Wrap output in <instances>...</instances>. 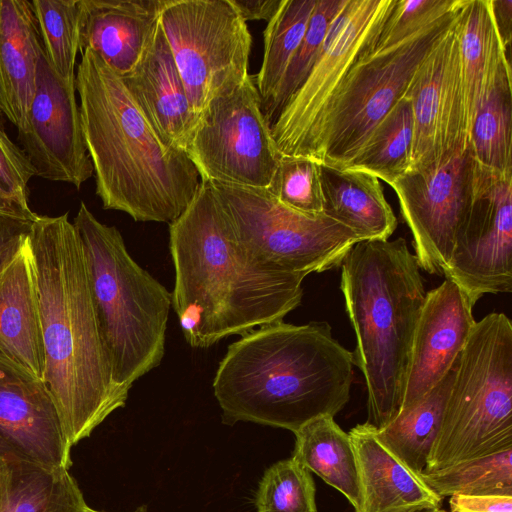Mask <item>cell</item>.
<instances>
[{"label": "cell", "instance_id": "16", "mask_svg": "<svg viewBox=\"0 0 512 512\" xmlns=\"http://www.w3.org/2000/svg\"><path fill=\"white\" fill-rule=\"evenodd\" d=\"M18 141L35 175L80 189L93 174L76 100V81L66 82L49 66L43 50L36 86Z\"/></svg>", "mask_w": 512, "mask_h": 512}, {"label": "cell", "instance_id": "24", "mask_svg": "<svg viewBox=\"0 0 512 512\" xmlns=\"http://www.w3.org/2000/svg\"><path fill=\"white\" fill-rule=\"evenodd\" d=\"M323 213L362 240H388L396 216L375 176L352 168L321 164Z\"/></svg>", "mask_w": 512, "mask_h": 512}, {"label": "cell", "instance_id": "2", "mask_svg": "<svg viewBox=\"0 0 512 512\" xmlns=\"http://www.w3.org/2000/svg\"><path fill=\"white\" fill-rule=\"evenodd\" d=\"M28 245L45 353L43 382L72 447L125 406L128 391L113 380L82 244L68 213L38 215Z\"/></svg>", "mask_w": 512, "mask_h": 512}, {"label": "cell", "instance_id": "46", "mask_svg": "<svg viewBox=\"0 0 512 512\" xmlns=\"http://www.w3.org/2000/svg\"><path fill=\"white\" fill-rule=\"evenodd\" d=\"M85 512H105V511H98V510H94L90 507H88ZM133 512H148V508H147V505H142V506H139L138 508H136Z\"/></svg>", "mask_w": 512, "mask_h": 512}, {"label": "cell", "instance_id": "4", "mask_svg": "<svg viewBox=\"0 0 512 512\" xmlns=\"http://www.w3.org/2000/svg\"><path fill=\"white\" fill-rule=\"evenodd\" d=\"M76 91L103 208L135 221L173 223L201 182L186 151L159 136L121 77L88 48L81 52Z\"/></svg>", "mask_w": 512, "mask_h": 512}, {"label": "cell", "instance_id": "47", "mask_svg": "<svg viewBox=\"0 0 512 512\" xmlns=\"http://www.w3.org/2000/svg\"><path fill=\"white\" fill-rule=\"evenodd\" d=\"M409 512H447V511L442 508H434V509H419V510H414V511H409Z\"/></svg>", "mask_w": 512, "mask_h": 512}, {"label": "cell", "instance_id": "30", "mask_svg": "<svg viewBox=\"0 0 512 512\" xmlns=\"http://www.w3.org/2000/svg\"><path fill=\"white\" fill-rule=\"evenodd\" d=\"M413 116L408 97L401 98L370 133L343 168L367 172L391 185L409 169Z\"/></svg>", "mask_w": 512, "mask_h": 512}, {"label": "cell", "instance_id": "1", "mask_svg": "<svg viewBox=\"0 0 512 512\" xmlns=\"http://www.w3.org/2000/svg\"><path fill=\"white\" fill-rule=\"evenodd\" d=\"M169 248L175 270L172 307L193 348L281 322L301 304L306 276L253 255L207 180L169 224Z\"/></svg>", "mask_w": 512, "mask_h": 512}, {"label": "cell", "instance_id": "34", "mask_svg": "<svg viewBox=\"0 0 512 512\" xmlns=\"http://www.w3.org/2000/svg\"><path fill=\"white\" fill-rule=\"evenodd\" d=\"M347 1L316 0L304 37L284 72L273 101L264 113L270 124L307 78L322 50L334 20Z\"/></svg>", "mask_w": 512, "mask_h": 512}, {"label": "cell", "instance_id": "13", "mask_svg": "<svg viewBox=\"0 0 512 512\" xmlns=\"http://www.w3.org/2000/svg\"><path fill=\"white\" fill-rule=\"evenodd\" d=\"M475 168L468 143L440 166L408 171L390 185L411 231L418 265L429 274H444L473 202Z\"/></svg>", "mask_w": 512, "mask_h": 512}, {"label": "cell", "instance_id": "29", "mask_svg": "<svg viewBox=\"0 0 512 512\" xmlns=\"http://www.w3.org/2000/svg\"><path fill=\"white\" fill-rule=\"evenodd\" d=\"M66 468L19 457L10 459V486L3 512H85L77 482Z\"/></svg>", "mask_w": 512, "mask_h": 512}, {"label": "cell", "instance_id": "40", "mask_svg": "<svg viewBox=\"0 0 512 512\" xmlns=\"http://www.w3.org/2000/svg\"><path fill=\"white\" fill-rule=\"evenodd\" d=\"M450 512H512V495H453L449 499Z\"/></svg>", "mask_w": 512, "mask_h": 512}, {"label": "cell", "instance_id": "39", "mask_svg": "<svg viewBox=\"0 0 512 512\" xmlns=\"http://www.w3.org/2000/svg\"><path fill=\"white\" fill-rule=\"evenodd\" d=\"M34 221L0 214V271L24 245Z\"/></svg>", "mask_w": 512, "mask_h": 512}, {"label": "cell", "instance_id": "31", "mask_svg": "<svg viewBox=\"0 0 512 512\" xmlns=\"http://www.w3.org/2000/svg\"><path fill=\"white\" fill-rule=\"evenodd\" d=\"M316 0H282L263 31L264 53L256 76L263 114L274 99L284 72L301 43Z\"/></svg>", "mask_w": 512, "mask_h": 512}, {"label": "cell", "instance_id": "32", "mask_svg": "<svg viewBox=\"0 0 512 512\" xmlns=\"http://www.w3.org/2000/svg\"><path fill=\"white\" fill-rule=\"evenodd\" d=\"M41 46L52 70L66 82L76 81L80 49V0H33Z\"/></svg>", "mask_w": 512, "mask_h": 512}, {"label": "cell", "instance_id": "9", "mask_svg": "<svg viewBox=\"0 0 512 512\" xmlns=\"http://www.w3.org/2000/svg\"><path fill=\"white\" fill-rule=\"evenodd\" d=\"M210 183L240 241L277 269L307 276L337 268L363 241L324 213L306 215L284 206L267 189Z\"/></svg>", "mask_w": 512, "mask_h": 512}, {"label": "cell", "instance_id": "21", "mask_svg": "<svg viewBox=\"0 0 512 512\" xmlns=\"http://www.w3.org/2000/svg\"><path fill=\"white\" fill-rule=\"evenodd\" d=\"M0 358L43 380L45 353L28 238L0 271Z\"/></svg>", "mask_w": 512, "mask_h": 512}, {"label": "cell", "instance_id": "17", "mask_svg": "<svg viewBox=\"0 0 512 512\" xmlns=\"http://www.w3.org/2000/svg\"><path fill=\"white\" fill-rule=\"evenodd\" d=\"M473 306L466 293L446 278L426 292L413 333L398 413L420 401L456 364L476 323Z\"/></svg>", "mask_w": 512, "mask_h": 512}, {"label": "cell", "instance_id": "23", "mask_svg": "<svg viewBox=\"0 0 512 512\" xmlns=\"http://www.w3.org/2000/svg\"><path fill=\"white\" fill-rule=\"evenodd\" d=\"M41 52L30 1L0 0V107L17 130L34 97Z\"/></svg>", "mask_w": 512, "mask_h": 512}, {"label": "cell", "instance_id": "26", "mask_svg": "<svg viewBox=\"0 0 512 512\" xmlns=\"http://www.w3.org/2000/svg\"><path fill=\"white\" fill-rule=\"evenodd\" d=\"M292 458L342 493L362 512L359 472L352 441L334 417L316 418L295 433Z\"/></svg>", "mask_w": 512, "mask_h": 512}, {"label": "cell", "instance_id": "15", "mask_svg": "<svg viewBox=\"0 0 512 512\" xmlns=\"http://www.w3.org/2000/svg\"><path fill=\"white\" fill-rule=\"evenodd\" d=\"M405 96L413 116L408 171L434 169L465 149L469 142L458 16L415 72Z\"/></svg>", "mask_w": 512, "mask_h": 512}, {"label": "cell", "instance_id": "41", "mask_svg": "<svg viewBox=\"0 0 512 512\" xmlns=\"http://www.w3.org/2000/svg\"><path fill=\"white\" fill-rule=\"evenodd\" d=\"M491 15L507 61L511 64L512 0H489Z\"/></svg>", "mask_w": 512, "mask_h": 512}, {"label": "cell", "instance_id": "48", "mask_svg": "<svg viewBox=\"0 0 512 512\" xmlns=\"http://www.w3.org/2000/svg\"><path fill=\"white\" fill-rule=\"evenodd\" d=\"M2 115H3V112H2V109L0 107V118H1Z\"/></svg>", "mask_w": 512, "mask_h": 512}, {"label": "cell", "instance_id": "37", "mask_svg": "<svg viewBox=\"0 0 512 512\" xmlns=\"http://www.w3.org/2000/svg\"><path fill=\"white\" fill-rule=\"evenodd\" d=\"M458 0H396L374 48L395 44L451 10Z\"/></svg>", "mask_w": 512, "mask_h": 512}, {"label": "cell", "instance_id": "33", "mask_svg": "<svg viewBox=\"0 0 512 512\" xmlns=\"http://www.w3.org/2000/svg\"><path fill=\"white\" fill-rule=\"evenodd\" d=\"M512 448L420 474L439 497L465 495H512Z\"/></svg>", "mask_w": 512, "mask_h": 512}, {"label": "cell", "instance_id": "42", "mask_svg": "<svg viewBox=\"0 0 512 512\" xmlns=\"http://www.w3.org/2000/svg\"><path fill=\"white\" fill-rule=\"evenodd\" d=\"M230 2L247 23L251 20L269 22L279 9L282 0H230Z\"/></svg>", "mask_w": 512, "mask_h": 512}, {"label": "cell", "instance_id": "8", "mask_svg": "<svg viewBox=\"0 0 512 512\" xmlns=\"http://www.w3.org/2000/svg\"><path fill=\"white\" fill-rule=\"evenodd\" d=\"M463 0L403 40L361 55L334 93L324 117L318 162L345 167L405 96L429 52L452 27Z\"/></svg>", "mask_w": 512, "mask_h": 512}, {"label": "cell", "instance_id": "22", "mask_svg": "<svg viewBox=\"0 0 512 512\" xmlns=\"http://www.w3.org/2000/svg\"><path fill=\"white\" fill-rule=\"evenodd\" d=\"M355 451L362 512H409L441 508L442 498L396 457L366 422L349 431Z\"/></svg>", "mask_w": 512, "mask_h": 512}, {"label": "cell", "instance_id": "38", "mask_svg": "<svg viewBox=\"0 0 512 512\" xmlns=\"http://www.w3.org/2000/svg\"><path fill=\"white\" fill-rule=\"evenodd\" d=\"M33 176L27 156L0 125V189L28 203V183Z\"/></svg>", "mask_w": 512, "mask_h": 512}, {"label": "cell", "instance_id": "3", "mask_svg": "<svg viewBox=\"0 0 512 512\" xmlns=\"http://www.w3.org/2000/svg\"><path fill=\"white\" fill-rule=\"evenodd\" d=\"M352 352L327 322L283 321L253 329L229 345L213 380L222 422H253L295 433L350 399Z\"/></svg>", "mask_w": 512, "mask_h": 512}, {"label": "cell", "instance_id": "44", "mask_svg": "<svg viewBox=\"0 0 512 512\" xmlns=\"http://www.w3.org/2000/svg\"><path fill=\"white\" fill-rule=\"evenodd\" d=\"M10 459L12 458L0 455V512H3L8 500L11 473Z\"/></svg>", "mask_w": 512, "mask_h": 512}, {"label": "cell", "instance_id": "25", "mask_svg": "<svg viewBox=\"0 0 512 512\" xmlns=\"http://www.w3.org/2000/svg\"><path fill=\"white\" fill-rule=\"evenodd\" d=\"M459 54L469 132L475 114L502 67H511L493 23L489 0H463L458 15Z\"/></svg>", "mask_w": 512, "mask_h": 512}, {"label": "cell", "instance_id": "20", "mask_svg": "<svg viewBox=\"0 0 512 512\" xmlns=\"http://www.w3.org/2000/svg\"><path fill=\"white\" fill-rule=\"evenodd\" d=\"M164 0H80V49L94 51L119 77L144 55Z\"/></svg>", "mask_w": 512, "mask_h": 512}, {"label": "cell", "instance_id": "28", "mask_svg": "<svg viewBox=\"0 0 512 512\" xmlns=\"http://www.w3.org/2000/svg\"><path fill=\"white\" fill-rule=\"evenodd\" d=\"M511 67L498 72L484 94L469 132V145L478 168L499 176H512Z\"/></svg>", "mask_w": 512, "mask_h": 512}, {"label": "cell", "instance_id": "27", "mask_svg": "<svg viewBox=\"0 0 512 512\" xmlns=\"http://www.w3.org/2000/svg\"><path fill=\"white\" fill-rule=\"evenodd\" d=\"M456 364L420 401L376 428L379 440L417 475L426 471Z\"/></svg>", "mask_w": 512, "mask_h": 512}, {"label": "cell", "instance_id": "45", "mask_svg": "<svg viewBox=\"0 0 512 512\" xmlns=\"http://www.w3.org/2000/svg\"><path fill=\"white\" fill-rule=\"evenodd\" d=\"M0 455L13 458L18 457L11 446L0 436Z\"/></svg>", "mask_w": 512, "mask_h": 512}, {"label": "cell", "instance_id": "6", "mask_svg": "<svg viewBox=\"0 0 512 512\" xmlns=\"http://www.w3.org/2000/svg\"><path fill=\"white\" fill-rule=\"evenodd\" d=\"M73 225L113 380L129 392L163 359L172 293L135 262L119 230L100 222L84 202Z\"/></svg>", "mask_w": 512, "mask_h": 512}, {"label": "cell", "instance_id": "10", "mask_svg": "<svg viewBox=\"0 0 512 512\" xmlns=\"http://www.w3.org/2000/svg\"><path fill=\"white\" fill-rule=\"evenodd\" d=\"M159 21L198 121L249 75L247 23L230 0H164Z\"/></svg>", "mask_w": 512, "mask_h": 512}, {"label": "cell", "instance_id": "18", "mask_svg": "<svg viewBox=\"0 0 512 512\" xmlns=\"http://www.w3.org/2000/svg\"><path fill=\"white\" fill-rule=\"evenodd\" d=\"M0 436L19 458L53 468L72 465V447L45 383L2 358Z\"/></svg>", "mask_w": 512, "mask_h": 512}, {"label": "cell", "instance_id": "14", "mask_svg": "<svg viewBox=\"0 0 512 512\" xmlns=\"http://www.w3.org/2000/svg\"><path fill=\"white\" fill-rule=\"evenodd\" d=\"M443 276L473 305L486 294L512 291V176L476 165L473 202Z\"/></svg>", "mask_w": 512, "mask_h": 512}, {"label": "cell", "instance_id": "43", "mask_svg": "<svg viewBox=\"0 0 512 512\" xmlns=\"http://www.w3.org/2000/svg\"><path fill=\"white\" fill-rule=\"evenodd\" d=\"M0 214L27 221H34L38 217V215L30 209L28 203L10 195L2 189H0Z\"/></svg>", "mask_w": 512, "mask_h": 512}, {"label": "cell", "instance_id": "7", "mask_svg": "<svg viewBox=\"0 0 512 512\" xmlns=\"http://www.w3.org/2000/svg\"><path fill=\"white\" fill-rule=\"evenodd\" d=\"M512 448V323L476 321L458 358L426 471Z\"/></svg>", "mask_w": 512, "mask_h": 512}, {"label": "cell", "instance_id": "12", "mask_svg": "<svg viewBox=\"0 0 512 512\" xmlns=\"http://www.w3.org/2000/svg\"><path fill=\"white\" fill-rule=\"evenodd\" d=\"M186 153L201 180L268 189L281 155L265 118L256 76L200 115Z\"/></svg>", "mask_w": 512, "mask_h": 512}, {"label": "cell", "instance_id": "11", "mask_svg": "<svg viewBox=\"0 0 512 512\" xmlns=\"http://www.w3.org/2000/svg\"><path fill=\"white\" fill-rule=\"evenodd\" d=\"M396 0H348L299 89L271 124L281 156L318 162L321 130L330 101L355 61L373 49Z\"/></svg>", "mask_w": 512, "mask_h": 512}, {"label": "cell", "instance_id": "35", "mask_svg": "<svg viewBox=\"0 0 512 512\" xmlns=\"http://www.w3.org/2000/svg\"><path fill=\"white\" fill-rule=\"evenodd\" d=\"M315 494L310 471L291 457L264 472L255 505L257 512H317Z\"/></svg>", "mask_w": 512, "mask_h": 512}, {"label": "cell", "instance_id": "5", "mask_svg": "<svg viewBox=\"0 0 512 512\" xmlns=\"http://www.w3.org/2000/svg\"><path fill=\"white\" fill-rule=\"evenodd\" d=\"M340 289L356 335L354 366L367 389L369 423L381 428L398 413L425 288L407 242L363 240L341 262Z\"/></svg>", "mask_w": 512, "mask_h": 512}, {"label": "cell", "instance_id": "36", "mask_svg": "<svg viewBox=\"0 0 512 512\" xmlns=\"http://www.w3.org/2000/svg\"><path fill=\"white\" fill-rule=\"evenodd\" d=\"M321 163L305 157L281 156L267 189L284 206L306 214L323 213Z\"/></svg>", "mask_w": 512, "mask_h": 512}, {"label": "cell", "instance_id": "19", "mask_svg": "<svg viewBox=\"0 0 512 512\" xmlns=\"http://www.w3.org/2000/svg\"><path fill=\"white\" fill-rule=\"evenodd\" d=\"M159 136L186 151L197 124L160 21L136 67L121 77Z\"/></svg>", "mask_w": 512, "mask_h": 512}]
</instances>
